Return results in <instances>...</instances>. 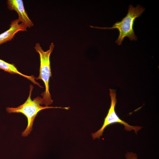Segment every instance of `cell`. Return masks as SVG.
I'll return each mask as SVG.
<instances>
[{
  "label": "cell",
  "instance_id": "cell-2",
  "mask_svg": "<svg viewBox=\"0 0 159 159\" xmlns=\"http://www.w3.org/2000/svg\"><path fill=\"white\" fill-rule=\"evenodd\" d=\"M145 9L140 5L138 4L134 7L130 4L127 13L125 17L120 21L114 23L111 27H101L90 26L91 27L102 29H117L119 32V35L115 42L118 45L122 44L124 39L128 37L130 40H137V37L135 35L133 26L136 19L140 16L145 11Z\"/></svg>",
  "mask_w": 159,
  "mask_h": 159
},
{
  "label": "cell",
  "instance_id": "cell-6",
  "mask_svg": "<svg viewBox=\"0 0 159 159\" xmlns=\"http://www.w3.org/2000/svg\"><path fill=\"white\" fill-rule=\"evenodd\" d=\"M18 19L12 21L9 29L0 34V45L11 40L19 31H26L27 28Z\"/></svg>",
  "mask_w": 159,
  "mask_h": 159
},
{
  "label": "cell",
  "instance_id": "cell-5",
  "mask_svg": "<svg viewBox=\"0 0 159 159\" xmlns=\"http://www.w3.org/2000/svg\"><path fill=\"white\" fill-rule=\"evenodd\" d=\"M6 4L8 9L11 11L14 10L17 13L20 22L27 28H30L34 25L25 9L22 0H8Z\"/></svg>",
  "mask_w": 159,
  "mask_h": 159
},
{
  "label": "cell",
  "instance_id": "cell-3",
  "mask_svg": "<svg viewBox=\"0 0 159 159\" xmlns=\"http://www.w3.org/2000/svg\"><path fill=\"white\" fill-rule=\"evenodd\" d=\"M54 47L53 43H52L49 46V49L44 51L39 43L36 44L34 48L39 55L40 67L39 75L37 77H35L37 80H41L44 83L45 86V91L41 94L42 97L43 104L45 106H48L53 102L49 91V80L52 76L50 64V57Z\"/></svg>",
  "mask_w": 159,
  "mask_h": 159
},
{
  "label": "cell",
  "instance_id": "cell-8",
  "mask_svg": "<svg viewBox=\"0 0 159 159\" xmlns=\"http://www.w3.org/2000/svg\"><path fill=\"white\" fill-rule=\"evenodd\" d=\"M126 159H138L137 155L132 152H127L125 155Z\"/></svg>",
  "mask_w": 159,
  "mask_h": 159
},
{
  "label": "cell",
  "instance_id": "cell-7",
  "mask_svg": "<svg viewBox=\"0 0 159 159\" xmlns=\"http://www.w3.org/2000/svg\"><path fill=\"white\" fill-rule=\"evenodd\" d=\"M0 69L11 74H16L22 76L30 80L34 84L37 85L40 87H42L40 84L35 80V77L34 76H28L22 74L18 70L14 64L8 63L1 59H0Z\"/></svg>",
  "mask_w": 159,
  "mask_h": 159
},
{
  "label": "cell",
  "instance_id": "cell-4",
  "mask_svg": "<svg viewBox=\"0 0 159 159\" xmlns=\"http://www.w3.org/2000/svg\"><path fill=\"white\" fill-rule=\"evenodd\" d=\"M110 96L111 99V104L107 114L105 118L103 124L99 130L91 134L93 140L97 138L99 139L102 135L105 128L108 126L115 123H119L124 126V129L127 131L134 130L136 134L137 132L140 130L142 127L131 126L127 123L121 119L116 114L115 110L116 104L117 102L116 98V91L115 90L110 89Z\"/></svg>",
  "mask_w": 159,
  "mask_h": 159
},
{
  "label": "cell",
  "instance_id": "cell-1",
  "mask_svg": "<svg viewBox=\"0 0 159 159\" xmlns=\"http://www.w3.org/2000/svg\"><path fill=\"white\" fill-rule=\"evenodd\" d=\"M33 89L32 85L30 86V90L28 97L26 101L22 104L16 107H7L6 112L9 113H21L24 115L27 120V125L25 129L21 133L23 137H27L32 130V126L34 120L38 113L44 109L49 108H59L68 109L69 107H61L52 106H43L42 98L38 96L31 99V96Z\"/></svg>",
  "mask_w": 159,
  "mask_h": 159
}]
</instances>
